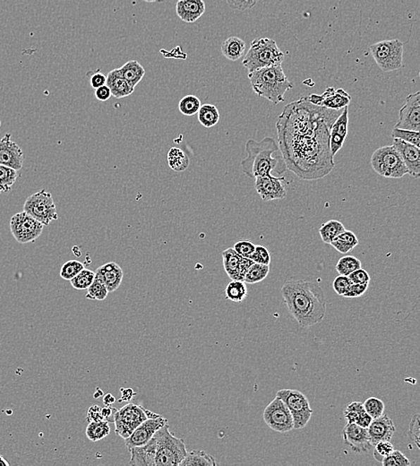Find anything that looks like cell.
<instances>
[{
  "label": "cell",
  "instance_id": "cell-1",
  "mask_svg": "<svg viewBox=\"0 0 420 466\" xmlns=\"http://www.w3.org/2000/svg\"><path fill=\"white\" fill-rule=\"evenodd\" d=\"M342 110L319 107L305 97L284 108L276 122L278 145L287 168L296 176L319 180L335 168L330 130Z\"/></svg>",
  "mask_w": 420,
  "mask_h": 466
},
{
  "label": "cell",
  "instance_id": "cell-2",
  "mask_svg": "<svg viewBox=\"0 0 420 466\" xmlns=\"http://www.w3.org/2000/svg\"><path fill=\"white\" fill-rule=\"evenodd\" d=\"M282 294L290 315L297 320L299 326H314L325 319V293L316 282L288 281L282 287Z\"/></svg>",
  "mask_w": 420,
  "mask_h": 466
},
{
  "label": "cell",
  "instance_id": "cell-3",
  "mask_svg": "<svg viewBox=\"0 0 420 466\" xmlns=\"http://www.w3.org/2000/svg\"><path fill=\"white\" fill-rule=\"evenodd\" d=\"M246 152L247 157L241 161V168L247 176L252 178L266 176L273 171L282 174L287 170L282 154L273 157V154L280 152L279 145L273 137H264L260 142L247 141Z\"/></svg>",
  "mask_w": 420,
  "mask_h": 466
},
{
  "label": "cell",
  "instance_id": "cell-4",
  "mask_svg": "<svg viewBox=\"0 0 420 466\" xmlns=\"http://www.w3.org/2000/svg\"><path fill=\"white\" fill-rule=\"evenodd\" d=\"M250 84L258 97L267 99L277 105L284 101V94L292 89L282 65L263 68L249 73Z\"/></svg>",
  "mask_w": 420,
  "mask_h": 466
},
{
  "label": "cell",
  "instance_id": "cell-5",
  "mask_svg": "<svg viewBox=\"0 0 420 466\" xmlns=\"http://www.w3.org/2000/svg\"><path fill=\"white\" fill-rule=\"evenodd\" d=\"M285 59V55L278 47L276 41L270 38H257L251 42L250 48L245 55L242 64L249 72L257 69L280 66Z\"/></svg>",
  "mask_w": 420,
  "mask_h": 466
},
{
  "label": "cell",
  "instance_id": "cell-6",
  "mask_svg": "<svg viewBox=\"0 0 420 466\" xmlns=\"http://www.w3.org/2000/svg\"><path fill=\"white\" fill-rule=\"evenodd\" d=\"M154 438L156 442L155 466L180 465L187 453L183 439L171 434L168 423L155 433Z\"/></svg>",
  "mask_w": 420,
  "mask_h": 466
},
{
  "label": "cell",
  "instance_id": "cell-7",
  "mask_svg": "<svg viewBox=\"0 0 420 466\" xmlns=\"http://www.w3.org/2000/svg\"><path fill=\"white\" fill-rule=\"evenodd\" d=\"M370 164L376 173L387 178H402L408 170L393 145H385L373 152Z\"/></svg>",
  "mask_w": 420,
  "mask_h": 466
},
{
  "label": "cell",
  "instance_id": "cell-8",
  "mask_svg": "<svg viewBox=\"0 0 420 466\" xmlns=\"http://www.w3.org/2000/svg\"><path fill=\"white\" fill-rule=\"evenodd\" d=\"M403 47L400 39L382 41L369 46L373 59L383 72L399 70L403 66Z\"/></svg>",
  "mask_w": 420,
  "mask_h": 466
},
{
  "label": "cell",
  "instance_id": "cell-9",
  "mask_svg": "<svg viewBox=\"0 0 420 466\" xmlns=\"http://www.w3.org/2000/svg\"><path fill=\"white\" fill-rule=\"evenodd\" d=\"M276 396L283 400L292 415L294 429H302L309 422L313 415L309 399L307 396L294 389H282L277 392Z\"/></svg>",
  "mask_w": 420,
  "mask_h": 466
},
{
  "label": "cell",
  "instance_id": "cell-10",
  "mask_svg": "<svg viewBox=\"0 0 420 466\" xmlns=\"http://www.w3.org/2000/svg\"><path fill=\"white\" fill-rule=\"evenodd\" d=\"M24 211L44 226L58 219L57 207L52 195L45 190H39L27 197L24 204Z\"/></svg>",
  "mask_w": 420,
  "mask_h": 466
},
{
  "label": "cell",
  "instance_id": "cell-11",
  "mask_svg": "<svg viewBox=\"0 0 420 466\" xmlns=\"http://www.w3.org/2000/svg\"><path fill=\"white\" fill-rule=\"evenodd\" d=\"M44 226L25 211L14 214L10 220V231L20 244L35 243L42 235Z\"/></svg>",
  "mask_w": 420,
  "mask_h": 466
},
{
  "label": "cell",
  "instance_id": "cell-12",
  "mask_svg": "<svg viewBox=\"0 0 420 466\" xmlns=\"http://www.w3.org/2000/svg\"><path fill=\"white\" fill-rule=\"evenodd\" d=\"M147 419L144 407L129 403L116 412L115 431L122 439H127L142 422Z\"/></svg>",
  "mask_w": 420,
  "mask_h": 466
},
{
  "label": "cell",
  "instance_id": "cell-13",
  "mask_svg": "<svg viewBox=\"0 0 420 466\" xmlns=\"http://www.w3.org/2000/svg\"><path fill=\"white\" fill-rule=\"evenodd\" d=\"M264 421L273 431L286 433L294 429V422L292 414L285 403L276 396L264 409Z\"/></svg>",
  "mask_w": 420,
  "mask_h": 466
},
{
  "label": "cell",
  "instance_id": "cell-14",
  "mask_svg": "<svg viewBox=\"0 0 420 466\" xmlns=\"http://www.w3.org/2000/svg\"><path fill=\"white\" fill-rule=\"evenodd\" d=\"M395 128L419 132L420 130V92L408 95L405 104L399 112V120Z\"/></svg>",
  "mask_w": 420,
  "mask_h": 466
},
{
  "label": "cell",
  "instance_id": "cell-15",
  "mask_svg": "<svg viewBox=\"0 0 420 466\" xmlns=\"http://www.w3.org/2000/svg\"><path fill=\"white\" fill-rule=\"evenodd\" d=\"M311 104L319 107L330 109V110L340 111L348 107L352 102V97L342 88L335 89L330 87L326 89L323 94H311L305 97Z\"/></svg>",
  "mask_w": 420,
  "mask_h": 466
},
{
  "label": "cell",
  "instance_id": "cell-16",
  "mask_svg": "<svg viewBox=\"0 0 420 466\" xmlns=\"http://www.w3.org/2000/svg\"><path fill=\"white\" fill-rule=\"evenodd\" d=\"M285 178H277L271 175L254 178V188L264 202L284 200L287 191L283 181Z\"/></svg>",
  "mask_w": 420,
  "mask_h": 466
},
{
  "label": "cell",
  "instance_id": "cell-17",
  "mask_svg": "<svg viewBox=\"0 0 420 466\" xmlns=\"http://www.w3.org/2000/svg\"><path fill=\"white\" fill-rule=\"evenodd\" d=\"M167 423L168 419L160 415L157 417L145 419L128 438L125 439V446L130 449L147 444L154 437L155 433Z\"/></svg>",
  "mask_w": 420,
  "mask_h": 466
},
{
  "label": "cell",
  "instance_id": "cell-18",
  "mask_svg": "<svg viewBox=\"0 0 420 466\" xmlns=\"http://www.w3.org/2000/svg\"><path fill=\"white\" fill-rule=\"evenodd\" d=\"M24 163L25 155L22 148L11 140V134H6L0 140V164L20 171Z\"/></svg>",
  "mask_w": 420,
  "mask_h": 466
},
{
  "label": "cell",
  "instance_id": "cell-19",
  "mask_svg": "<svg viewBox=\"0 0 420 466\" xmlns=\"http://www.w3.org/2000/svg\"><path fill=\"white\" fill-rule=\"evenodd\" d=\"M223 259L224 270L228 276L231 280L242 281V282L247 270L254 263L250 259L240 256L233 247L223 251Z\"/></svg>",
  "mask_w": 420,
  "mask_h": 466
},
{
  "label": "cell",
  "instance_id": "cell-20",
  "mask_svg": "<svg viewBox=\"0 0 420 466\" xmlns=\"http://www.w3.org/2000/svg\"><path fill=\"white\" fill-rule=\"evenodd\" d=\"M342 436L344 443L358 454L368 452L372 448L366 428L360 427L354 423H347L343 429Z\"/></svg>",
  "mask_w": 420,
  "mask_h": 466
},
{
  "label": "cell",
  "instance_id": "cell-21",
  "mask_svg": "<svg viewBox=\"0 0 420 466\" xmlns=\"http://www.w3.org/2000/svg\"><path fill=\"white\" fill-rule=\"evenodd\" d=\"M393 145L402 157L408 170V174L414 178H419L420 177L419 147L397 138H393Z\"/></svg>",
  "mask_w": 420,
  "mask_h": 466
},
{
  "label": "cell",
  "instance_id": "cell-22",
  "mask_svg": "<svg viewBox=\"0 0 420 466\" xmlns=\"http://www.w3.org/2000/svg\"><path fill=\"white\" fill-rule=\"evenodd\" d=\"M349 110L343 109L342 114L333 122L330 130V150L333 157L343 147L347 135H348Z\"/></svg>",
  "mask_w": 420,
  "mask_h": 466
},
{
  "label": "cell",
  "instance_id": "cell-23",
  "mask_svg": "<svg viewBox=\"0 0 420 466\" xmlns=\"http://www.w3.org/2000/svg\"><path fill=\"white\" fill-rule=\"evenodd\" d=\"M369 441L372 447L381 441H391L395 432V423L389 416L382 415L376 419H373L368 428Z\"/></svg>",
  "mask_w": 420,
  "mask_h": 466
},
{
  "label": "cell",
  "instance_id": "cell-24",
  "mask_svg": "<svg viewBox=\"0 0 420 466\" xmlns=\"http://www.w3.org/2000/svg\"><path fill=\"white\" fill-rule=\"evenodd\" d=\"M95 276L104 282L109 293H113L120 288L123 281L124 272L117 263L110 262L99 267L96 270Z\"/></svg>",
  "mask_w": 420,
  "mask_h": 466
},
{
  "label": "cell",
  "instance_id": "cell-25",
  "mask_svg": "<svg viewBox=\"0 0 420 466\" xmlns=\"http://www.w3.org/2000/svg\"><path fill=\"white\" fill-rule=\"evenodd\" d=\"M176 12L182 21L192 24L206 12V3L204 0H178Z\"/></svg>",
  "mask_w": 420,
  "mask_h": 466
},
{
  "label": "cell",
  "instance_id": "cell-26",
  "mask_svg": "<svg viewBox=\"0 0 420 466\" xmlns=\"http://www.w3.org/2000/svg\"><path fill=\"white\" fill-rule=\"evenodd\" d=\"M131 460L129 465L135 466H155L156 442L153 437L147 444L129 449Z\"/></svg>",
  "mask_w": 420,
  "mask_h": 466
},
{
  "label": "cell",
  "instance_id": "cell-27",
  "mask_svg": "<svg viewBox=\"0 0 420 466\" xmlns=\"http://www.w3.org/2000/svg\"><path fill=\"white\" fill-rule=\"evenodd\" d=\"M106 85L110 88L112 97L117 99L128 97L135 91V88L125 80L118 68L108 73Z\"/></svg>",
  "mask_w": 420,
  "mask_h": 466
},
{
  "label": "cell",
  "instance_id": "cell-28",
  "mask_svg": "<svg viewBox=\"0 0 420 466\" xmlns=\"http://www.w3.org/2000/svg\"><path fill=\"white\" fill-rule=\"evenodd\" d=\"M344 417H345L347 423H354V424L366 429L373 421L371 416H369L364 409L362 402H352V404L347 406L345 412H344Z\"/></svg>",
  "mask_w": 420,
  "mask_h": 466
},
{
  "label": "cell",
  "instance_id": "cell-29",
  "mask_svg": "<svg viewBox=\"0 0 420 466\" xmlns=\"http://www.w3.org/2000/svg\"><path fill=\"white\" fill-rule=\"evenodd\" d=\"M246 49V42L242 39L237 37V36H231V37L225 39L223 45H221V53H223L225 58L230 61H237L243 58Z\"/></svg>",
  "mask_w": 420,
  "mask_h": 466
},
{
  "label": "cell",
  "instance_id": "cell-30",
  "mask_svg": "<svg viewBox=\"0 0 420 466\" xmlns=\"http://www.w3.org/2000/svg\"><path fill=\"white\" fill-rule=\"evenodd\" d=\"M118 70L125 80L134 88L142 81L145 75V69L137 61H128L121 68H118Z\"/></svg>",
  "mask_w": 420,
  "mask_h": 466
},
{
  "label": "cell",
  "instance_id": "cell-31",
  "mask_svg": "<svg viewBox=\"0 0 420 466\" xmlns=\"http://www.w3.org/2000/svg\"><path fill=\"white\" fill-rule=\"evenodd\" d=\"M338 252L347 254L359 245V239L352 231L345 230L330 244Z\"/></svg>",
  "mask_w": 420,
  "mask_h": 466
},
{
  "label": "cell",
  "instance_id": "cell-32",
  "mask_svg": "<svg viewBox=\"0 0 420 466\" xmlns=\"http://www.w3.org/2000/svg\"><path fill=\"white\" fill-rule=\"evenodd\" d=\"M217 462L215 461L214 458L211 455L207 454L206 451L203 450H193L187 453L186 457L184 460L181 462V466H215L217 465Z\"/></svg>",
  "mask_w": 420,
  "mask_h": 466
},
{
  "label": "cell",
  "instance_id": "cell-33",
  "mask_svg": "<svg viewBox=\"0 0 420 466\" xmlns=\"http://www.w3.org/2000/svg\"><path fill=\"white\" fill-rule=\"evenodd\" d=\"M198 121L204 128H210L219 123L220 112L216 106L204 104L197 112Z\"/></svg>",
  "mask_w": 420,
  "mask_h": 466
},
{
  "label": "cell",
  "instance_id": "cell-34",
  "mask_svg": "<svg viewBox=\"0 0 420 466\" xmlns=\"http://www.w3.org/2000/svg\"><path fill=\"white\" fill-rule=\"evenodd\" d=\"M168 166L175 171H186L190 166V158L180 148L172 147L167 155Z\"/></svg>",
  "mask_w": 420,
  "mask_h": 466
},
{
  "label": "cell",
  "instance_id": "cell-35",
  "mask_svg": "<svg viewBox=\"0 0 420 466\" xmlns=\"http://www.w3.org/2000/svg\"><path fill=\"white\" fill-rule=\"evenodd\" d=\"M345 230V227L340 221L331 220L326 221L319 228V234L323 243L331 244L337 236Z\"/></svg>",
  "mask_w": 420,
  "mask_h": 466
},
{
  "label": "cell",
  "instance_id": "cell-36",
  "mask_svg": "<svg viewBox=\"0 0 420 466\" xmlns=\"http://www.w3.org/2000/svg\"><path fill=\"white\" fill-rule=\"evenodd\" d=\"M20 176L18 171L0 164V194L9 193Z\"/></svg>",
  "mask_w": 420,
  "mask_h": 466
},
{
  "label": "cell",
  "instance_id": "cell-37",
  "mask_svg": "<svg viewBox=\"0 0 420 466\" xmlns=\"http://www.w3.org/2000/svg\"><path fill=\"white\" fill-rule=\"evenodd\" d=\"M225 295L233 302H242L247 296V283L242 281L233 280L225 289Z\"/></svg>",
  "mask_w": 420,
  "mask_h": 466
},
{
  "label": "cell",
  "instance_id": "cell-38",
  "mask_svg": "<svg viewBox=\"0 0 420 466\" xmlns=\"http://www.w3.org/2000/svg\"><path fill=\"white\" fill-rule=\"evenodd\" d=\"M111 427L107 421L89 422L86 436L91 441H99L110 435Z\"/></svg>",
  "mask_w": 420,
  "mask_h": 466
},
{
  "label": "cell",
  "instance_id": "cell-39",
  "mask_svg": "<svg viewBox=\"0 0 420 466\" xmlns=\"http://www.w3.org/2000/svg\"><path fill=\"white\" fill-rule=\"evenodd\" d=\"M270 272L269 266L266 264L253 263L252 266L247 270L245 276L244 282L249 284H254L262 282L266 278Z\"/></svg>",
  "mask_w": 420,
  "mask_h": 466
},
{
  "label": "cell",
  "instance_id": "cell-40",
  "mask_svg": "<svg viewBox=\"0 0 420 466\" xmlns=\"http://www.w3.org/2000/svg\"><path fill=\"white\" fill-rule=\"evenodd\" d=\"M362 261L353 256H345L340 259L336 264L337 272L340 276H349L354 271L362 269Z\"/></svg>",
  "mask_w": 420,
  "mask_h": 466
},
{
  "label": "cell",
  "instance_id": "cell-41",
  "mask_svg": "<svg viewBox=\"0 0 420 466\" xmlns=\"http://www.w3.org/2000/svg\"><path fill=\"white\" fill-rule=\"evenodd\" d=\"M201 106L199 98L194 97V95H187L180 101L178 110L182 114L191 117V116L197 114Z\"/></svg>",
  "mask_w": 420,
  "mask_h": 466
},
{
  "label": "cell",
  "instance_id": "cell-42",
  "mask_svg": "<svg viewBox=\"0 0 420 466\" xmlns=\"http://www.w3.org/2000/svg\"><path fill=\"white\" fill-rule=\"evenodd\" d=\"M87 290L88 292L85 295L86 299L100 300V302L107 298L109 293H110L104 282L96 276L94 282H92Z\"/></svg>",
  "mask_w": 420,
  "mask_h": 466
},
{
  "label": "cell",
  "instance_id": "cell-43",
  "mask_svg": "<svg viewBox=\"0 0 420 466\" xmlns=\"http://www.w3.org/2000/svg\"><path fill=\"white\" fill-rule=\"evenodd\" d=\"M95 278V272L89 269H82L74 278L69 281L75 290H87Z\"/></svg>",
  "mask_w": 420,
  "mask_h": 466
},
{
  "label": "cell",
  "instance_id": "cell-44",
  "mask_svg": "<svg viewBox=\"0 0 420 466\" xmlns=\"http://www.w3.org/2000/svg\"><path fill=\"white\" fill-rule=\"evenodd\" d=\"M363 406L365 411L368 412L369 416H371L372 419H376L382 416L385 408L382 400L376 398L366 399L364 402Z\"/></svg>",
  "mask_w": 420,
  "mask_h": 466
},
{
  "label": "cell",
  "instance_id": "cell-45",
  "mask_svg": "<svg viewBox=\"0 0 420 466\" xmlns=\"http://www.w3.org/2000/svg\"><path fill=\"white\" fill-rule=\"evenodd\" d=\"M82 269H85L84 264L78 260H69L63 264L59 274H61V278L70 281Z\"/></svg>",
  "mask_w": 420,
  "mask_h": 466
},
{
  "label": "cell",
  "instance_id": "cell-46",
  "mask_svg": "<svg viewBox=\"0 0 420 466\" xmlns=\"http://www.w3.org/2000/svg\"><path fill=\"white\" fill-rule=\"evenodd\" d=\"M392 137L404 141L406 143L416 145V147H420L419 132L395 128L392 132Z\"/></svg>",
  "mask_w": 420,
  "mask_h": 466
},
{
  "label": "cell",
  "instance_id": "cell-47",
  "mask_svg": "<svg viewBox=\"0 0 420 466\" xmlns=\"http://www.w3.org/2000/svg\"><path fill=\"white\" fill-rule=\"evenodd\" d=\"M383 466H409L411 462L401 451L393 450L382 460Z\"/></svg>",
  "mask_w": 420,
  "mask_h": 466
},
{
  "label": "cell",
  "instance_id": "cell-48",
  "mask_svg": "<svg viewBox=\"0 0 420 466\" xmlns=\"http://www.w3.org/2000/svg\"><path fill=\"white\" fill-rule=\"evenodd\" d=\"M233 249L240 256L250 259L256 250V245L249 240H240L235 243Z\"/></svg>",
  "mask_w": 420,
  "mask_h": 466
},
{
  "label": "cell",
  "instance_id": "cell-49",
  "mask_svg": "<svg viewBox=\"0 0 420 466\" xmlns=\"http://www.w3.org/2000/svg\"><path fill=\"white\" fill-rule=\"evenodd\" d=\"M408 435L412 439L416 447L420 448V421L419 415L416 414L412 416V421L409 422Z\"/></svg>",
  "mask_w": 420,
  "mask_h": 466
},
{
  "label": "cell",
  "instance_id": "cell-50",
  "mask_svg": "<svg viewBox=\"0 0 420 466\" xmlns=\"http://www.w3.org/2000/svg\"><path fill=\"white\" fill-rule=\"evenodd\" d=\"M250 259L252 260L254 263L270 266L271 255L269 250L264 246H256V250H254L253 255L251 256Z\"/></svg>",
  "mask_w": 420,
  "mask_h": 466
},
{
  "label": "cell",
  "instance_id": "cell-51",
  "mask_svg": "<svg viewBox=\"0 0 420 466\" xmlns=\"http://www.w3.org/2000/svg\"><path fill=\"white\" fill-rule=\"evenodd\" d=\"M393 450H395V448H393V446L390 441L378 442V444L375 445L373 457H375L376 460L382 462L383 459L391 454Z\"/></svg>",
  "mask_w": 420,
  "mask_h": 466
},
{
  "label": "cell",
  "instance_id": "cell-52",
  "mask_svg": "<svg viewBox=\"0 0 420 466\" xmlns=\"http://www.w3.org/2000/svg\"><path fill=\"white\" fill-rule=\"evenodd\" d=\"M352 284V282L349 278V276H339L333 281V287L338 295L344 296L348 292Z\"/></svg>",
  "mask_w": 420,
  "mask_h": 466
},
{
  "label": "cell",
  "instance_id": "cell-53",
  "mask_svg": "<svg viewBox=\"0 0 420 466\" xmlns=\"http://www.w3.org/2000/svg\"><path fill=\"white\" fill-rule=\"evenodd\" d=\"M259 0H227L230 8L237 11H245L247 9L253 8Z\"/></svg>",
  "mask_w": 420,
  "mask_h": 466
},
{
  "label": "cell",
  "instance_id": "cell-54",
  "mask_svg": "<svg viewBox=\"0 0 420 466\" xmlns=\"http://www.w3.org/2000/svg\"><path fill=\"white\" fill-rule=\"evenodd\" d=\"M369 284L365 283H352L350 287L348 292L345 293V298H358L365 294L369 289Z\"/></svg>",
  "mask_w": 420,
  "mask_h": 466
},
{
  "label": "cell",
  "instance_id": "cell-55",
  "mask_svg": "<svg viewBox=\"0 0 420 466\" xmlns=\"http://www.w3.org/2000/svg\"><path fill=\"white\" fill-rule=\"evenodd\" d=\"M349 278L352 281V283L369 284L370 280H371L370 279L369 273L365 269H363L362 267L350 274Z\"/></svg>",
  "mask_w": 420,
  "mask_h": 466
},
{
  "label": "cell",
  "instance_id": "cell-56",
  "mask_svg": "<svg viewBox=\"0 0 420 466\" xmlns=\"http://www.w3.org/2000/svg\"><path fill=\"white\" fill-rule=\"evenodd\" d=\"M87 421L88 422L104 421L100 406L92 405L88 409Z\"/></svg>",
  "mask_w": 420,
  "mask_h": 466
},
{
  "label": "cell",
  "instance_id": "cell-57",
  "mask_svg": "<svg viewBox=\"0 0 420 466\" xmlns=\"http://www.w3.org/2000/svg\"><path fill=\"white\" fill-rule=\"evenodd\" d=\"M95 97L98 99L99 101L106 102L110 99L111 95V92L110 88L107 85H102V87L95 89Z\"/></svg>",
  "mask_w": 420,
  "mask_h": 466
},
{
  "label": "cell",
  "instance_id": "cell-58",
  "mask_svg": "<svg viewBox=\"0 0 420 466\" xmlns=\"http://www.w3.org/2000/svg\"><path fill=\"white\" fill-rule=\"evenodd\" d=\"M90 82L92 87L95 90V89L106 85V75L101 72H96L92 75Z\"/></svg>",
  "mask_w": 420,
  "mask_h": 466
},
{
  "label": "cell",
  "instance_id": "cell-59",
  "mask_svg": "<svg viewBox=\"0 0 420 466\" xmlns=\"http://www.w3.org/2000/svg\"><path fill=\"white\" fill-rule=\"evenodd\" d=\"M117 411V409L111 407V406H106L105 408H101L102 417H104V421H107L109 423L114 422Z\"/></svg>",
  "mask_w": 420,
  "mask_h": 466
},
{
  "label": "cell",
  "instance_id": "cell-60",
  "mask_svg": "<svg viewBox=\"0 0 420 466\" xmlns=\"http://www.w3.org/2000/svg\"><path fill=\"white\" fill-rule=\"evenodd\" d=\"M121 391L122 393L121 399L120 401H131L132 398L137 394L134 392V390L132 388H121Z\"/></svg>",
  "mask_w": 420,
  "mask_h": 466
},
{
  "label": "cell",
  "instance_id": "cell-61",
  "mask_svg": "<svg viewBox=\"0 0 420 466\" xmlns=\"http://www.w3.org/2000/svg\"><path fill=\"white\" fill-rule=\"evenodd\" d=\"M104 401L106 406H111L114 404L116 399L111 394H108L104 396Z\"/></svg>",
  "mask_w": 420,
  "mask_h": 466
},
{
  "label": "cell",
  "instance_id": "cell-62",
  "mask_svg": "<svg viewBox=\"0 0 420 466\" xmlns=\"http://www.w3.org/2000/svg\"><path fill=\"white\" fill-rule=\"evenodd\" d=\"M0 466H9V462L1 455H0Z\"/></svg>",
  "mask_w": 420,
  "mask_h": 466
},
{
  "label": "cell",
  "instance_id": "cell-63",
  "mask_svg": "<svg viewBox=\"0 0 420 466\" xmlns=\"http://www.w3.org/2000/svg\"><path fill=\"white\" fill-rule=\"evenodd\" d=\"M144 1L148 2V3H153V2H157V1H159V0H144Z\"/></svg>",
  "mask_w": 420,
  "mask_h": 466
},
{
  "label": "cell",
  "instance_id": "cell-64",
  "mask_svg": "<svg viewBox=\"0 0 420 466\" xmlns=\"http://www.w3.org/2000/svg\"><path fill=\"white\" fill-rule=\"evenodd\" d=\"M0 127H1V121H0Z\"/></svg>",
  "mask_w": 420,
  "mask_h": 466
}]
</instances>
